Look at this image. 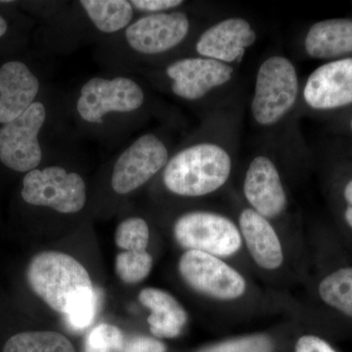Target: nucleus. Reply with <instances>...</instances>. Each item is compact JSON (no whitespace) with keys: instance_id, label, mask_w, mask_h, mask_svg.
I'll list each match as a JSON object with an SVG mask.
<instances>
[{"instance_id":"5","label":"nucleus","mask_w":352,"mask_h":352,"mask_svg":"<svg viewBox=\"0 0 352 352\" xmlns=\"http://www.w3.org/2000/svg\"><path fill=\"white\" fill-rule=\"evenodd\" d=\"M176 242L187 251L228 258L240 251L242 236L239 227L224 215L196 210L182 215L175 223Z\"/></svg>"},{"instance_id":"4","label":"nucleus","mask_w":352,"mask_h":352,"mask_svg":"<svg viewBox=\"0 0 352 352\" xmlns=\"http://www.w3.org/2000/svg\"><path fill=\"white\" fill-rule=\"evenodd\" d=\"M23 200L36 207L50 208L64 214H78L87 204V185L78 173L50 166L25 173Z\"/></svg>"},{"instance_id":"8","label":"nucleus","mask_w":352,"mask_h":352,"mask_svg":"<svg viewBox=\"0 0 352 352\" xmlns=\"http://www.w3.org/2000/svg\"><path fill=\"white\" fill-rule=\"evenodd\" d=\"M168 160L170 152L164 141L156 134H143L116 160L111 186L119 195L132 193L164 170Z\"/></svg>"},{"instance_id":"26","label":"nucleus","mask_w":352,"mask_h":352,"mask_svg":"<svg viewBox=\"0 0 352 352\" xmlns=\"http://www.w3.org/2000/svg\"><path fill=\"white\" fill-rule=\"evenodd\" d=\"M122 352H166V346L153 338L135 337L124 342Z\"/></svg>"},{"instance_id":"9","label":"nucleus","mask_w":352,"mask_h":352,"mask_svg":"<svg viewBox=\"0 0 352 352\" xmlns=\"http://www.w3.org/2000/svg\"><path fill=\"white\" fill-rule=\"evenodd\" d=\"M180 276L197 293L220 300H237L245 292V278L222 259L186 251L178 263Z\"/></svg>"},{"instance_id":"23","label":"nucleus","mask_w":352,"mask_h":352,"mask_svg":"<svg viewBox=\"0 0 352 352\" xmlns=\"http://www.w3.org/2000/svg\"><path fill=\"white\" fill-rule=\"evenodd\" d=\"M124 346V336L119 328L100 324L88 333L85 352H122Z\"/></svg>"},{"instance_id":"10","label":"nucleus","mask_w":352,"mask_h":352,"mask_svg":"<svg viewBox=\"0 0 352 352\" xmlns=\"http://www.w3.org/2000/svg\"><path fill=\"white\" fill-rule=\"evenodd\" d=\"M190 20L187 14L170 12L143 15L133 20L124 32L127 45L144 56H155L175 50L188 36Z\"/></svg>"},{"instance_id":"3","label":"nucleus","mask_w":352,"mask_h":352,"mask_svg":"<svg viewBox=\"0 0 352 352\" xmlns=\"http://www.w3.org/2000/svg\"><path fill=\"white\" fill-rule=\"evenodd\" d=\"M298 91V73L288 58L280 55L267 58L256 73L252 118L259 126H274L295 106Z\"/></svg>"},{"instance_id":"16","label":"nucleus","mask_w":352,"mask_h":352,"mask_svg":"<svg viewBox=\"0 0 352 352\" xmlns=\"http://www.w3.org/2000/svg\"><path fill=\"white\" fill-rule=\"evenodd\" d=\"M239 230L248 251L259 267L278 270L284 261L283 248L267 219L245 208L239 217Z\"/></svg>"},{"instance_id":"11","label":"nucleus","mask_w":352,"mask_h":352,"mask_svg":"<svg viewBox=\"0 0 352 352\" xmlns=\"http://www.w3.org/2000/svg\"><path fill=\"white\" fill-rule=\"evenodd\" d=\"M305 104L316 112L352 107V57L328 61L314 69L302 90Z\"/></svg>"},{"instance_id":"12","label":"nucleus","mask_w":352,"mask_h":352,"mask_svg":"<svg viewBox=\"0 0 352 352\" xmlns=\"http://www.w3.org/2000/svg\"><path fill=\"white\" fill-rule=\"evenodd\" d=\"M171 91L184 100L204 98L215 88L232 80L234 68L205 57H187L176 60L166 67Z\"/></svg>"},{"instance_id":"17","label":"nucleus","mask_w":352,"mask_h":352,"mask_svg":"<svg viewBox=\"0 0 352 352\" xmlns=\"http://www.w3.org/2000/svg\"><path fill=\"white\" fill-rule=\"evenodd\" d=\"M138 300L151 311L147 321L155 337L175 339L182 333L188 314L175 296L163 289L146 288L139 293Z\"/></svg>"},{"instance_id":"29","label":"nucleus","mask_w":352,"mask_h":352,"mask_svg":"<svg viewBox=\"0 0 352 352\" xmlns=\"http://www.w3.org/2000/svg\"><path fill=\"white\" fill-rule=\"evenodd\" d=\"M7 31H8V23L3 16L0 15V38L6 36Z\"/></svg>"},{"instance_id":"31","label":"nucleus","mask_w":352,"mask_h":352,"mask_svg":"<svg viewBox=\"0 0 352 352\" xmlns=\"http://www.w3.org/2000/svg\"><path fill=\"white\" fill-rule=\"evenodd\" d=\"M351 157H352V149H351Z\"/></svg>"},{"instance_id":"13","label":"nucleus","mask_w":352,"mask_h":352,"mask_svg":"<svg viewBox=\"0 0 352 352\" xmlns=\"http://www.w3.org/2000/svg\"><path fill=\"white\" fill-rule=\"evenodd\" d=\"M256 32L243 18L233 17L210 25L197 41L199 56L231 65L242 61L245 50L256 43Z\"/></svg>"},{"instance_id":"2","label":"nucleus","mask_w":352,"mask_h":352,"mask_svg":"<svg viewBox=\"0 0 352 352\" xmlns=\"http://www.w3.org/2000/svg\"><path fill=\"white\" fill-rule=\"evenodd\" d=\"M231 171L232 159L222 146L197 143L170 157L163 170V182L176 196L196 198L221 188Z\"/></svg>"},{"instance_id":"1","label":"nucleus","mask_w":352,"mask_h":352,"mask_svg":"<svg viewBox=\"0 0 352 352\" xmlns=\"http://www.w3.org/2000/svg\"><path fill=\"white\" fill-rule=\"evenodd\" d=\"M28 283L46 305L66 316L69 327L85 330L91 325L97 298L91 278L80 261L60 252H43L32 258Z\"/></svg>"},{"instance_id":"14","label":"nucleus","mask_w":352,"mask_h":352,"mask_svg":"<svg viewBox=\"0 0 352 352\" xmlns=\"http://www.w3.org/2000/svg\"><path fill=\"white\" fill-rule=\"evenodd\" d=\"M244 195L252 210L265 219H275L283 214L288 203L286 191L277 166L270 157L258 156L249 164Z\"/></svg>"},{"instance_id":"30","label":"nucleus","mask_w":352,"mask_h":352,"mask_svg":"<svg viewBox=\"0 0 352 352\" xmlns=\"http://www.w3.org/2000/svg\"><path fill=\"white\" fill-rule=\"evenodd\" d=\"M347 131L351 132L352 134V115L351 118H349V120H347Z\"/></svg>"},{"instance_id":"18","label":"nucleus","mask_w":352,"mask_h":352,"mask_svg":"<svg viewBox=\"0 0 352 352\" xmlns=\"http://www.w3.org/2000/svg\"><path fill=\"white\" fill-rule=\"evenodd\" d=\"M78 4L90 22L103 34L126 31L133 22L135 11L127 0H82Z\"/></svg>"},{"instance_id":"15","label":"nucleus","mask_w":352,"mask_h":352,"mask_svg":"<svg viewBox=\"0 0 352 352\" xmlns=\"http://www.w3.org/2000/svg\"><path fill=\"white\" fill-rule=\"evenodd\" d=\"M41 89L38 76L28 65L12 60L0 66V124L17 119L36 102Z\"/></svg>"},{"instance_id":"6","label":"nucleus","mask_w":352,"mask_h":352,"mask_svg":"<svg viewBox=\"0 0 352 352\" xmlns=\"http://www.w3.org/2000/svg\"><path fill=\"white\" fill-rule=\"evenodd\" d=\"M145 94L127 76H94L82 85L76 103L78 117L87 124H101L110 113H134L142 108Z\"/></svg>"},{"instance_id":"21","label":"nucleus","mask_w":352,"mask_h":352,"mask_svg":"<svg viewBox=\"0 0 352 352\" xmlns=\"http://www.w3.org/2000/svg\"><path fill=\"white\" fill-rule=\"evenodd\" d=\"M153 258L148 251H124L116 258L118 276L126 284H138L151 273Z\"/></svg>"},{"instance_id":"20","label":"nucleus","mask_w":352,"mask_h":352,"mask_svg":"<svg viewBox=\"0 0 352 352\" xmlns=\"http://www.w3.org/2000/svg\"><path fill=\"white\" fill-rule=\"evenodd\" d=\"M318 292L326 305L352 319V266L340 268L324 278Z\"/></svg>"},{"instance_id":"27","label":"nucleus","mask_w":352,"mask_h":352,"mask_svg":"<svg viewBox=\"0 0 352 352\" xmlns=\"http://www.w3.org/2000/svg\"><path fill=\"white\" fill-rule=\"evenodd\" d=\"M295 352H337L329 342L314 335H305L298 339Z\"/></svg>"},{"instance_id":"25","label":"nucleus","mask_w":352,"mask_h":352,"mask_svg":"<svg viewBox=\"0 0 352 352\" xmlns=\"http://www.w3.org/2000/svg\"><path fill=\"white\" fill-rule=\"evenodd\" d=\"M134 11L144 15L170 12L175 11L178 7L182 6L184 1L182 0H131Z\"/></svg>"},{"instance_id":"28","label":"nucleus","mask_w":352,"mask_h":352,"mask_svg":"<svg viewBox=\"0 0 352 352\" xmlns=\"http://www.w3.org/2000/svg\"><path fill=\"white\" fill-rule=\"evenodd\" d=\"M342 199L344 201V219L349 228L352 229V176L344 183Z\"/></svg>"},{"instance_id":"19","label":"nucleus","mask_w":352,"mask_h":352,"mask_svg":"<svg viewBox=\"0 0 352 352\" xmlns=\"http://www.w3.org/2000/svg\"><path fill=\"white\" fill-rule=\"evenodd\" d=\"M3 352H76L62 333L51 331L24 332L7 340Z\"/></svg>"},{"instance_id":"22","label":"nucleus","mask_w":352,"mask_h":352,"mask_svg":"<svg viewBox=\"0 0 352 352\" xmlns=\"http://www.w3.org/2000/svg\"><path fill=\"white\" fill-rule=\"evenodd\" d=\"M149 239V226L141 217L124 219L116 230V244L124 251H147Z\"/></svg>"},{"instance_id":"24","label":"nucleus","mask_w":352,"mask_h":352,"mask_svg":"<svg viewBox=\"0 0 352 352\" xmlns=\"http://www.w3.org/2000/svg\"><path fill=\"white\" fill-rule=\"evenodd\" d=\"M273 342L263 335L248 336L219 342L199 352H272Z\"/></svg>"},{"instance_id":"7","label":"nucleus","mask_w":352,"mask_h":352,"mask_svg":"<svg viewBox=\"0 0 352 352\" xmlns=\"http://www.w3.org/2000/svg\"><path fill=\"white\" fill-rule=\"evenodd\" d=\"M47 110L41 101L32 103L17 119L0 127V162L17 173H30L43 161L39 132L45 124Z\"/></svg>"}]
</instances>
